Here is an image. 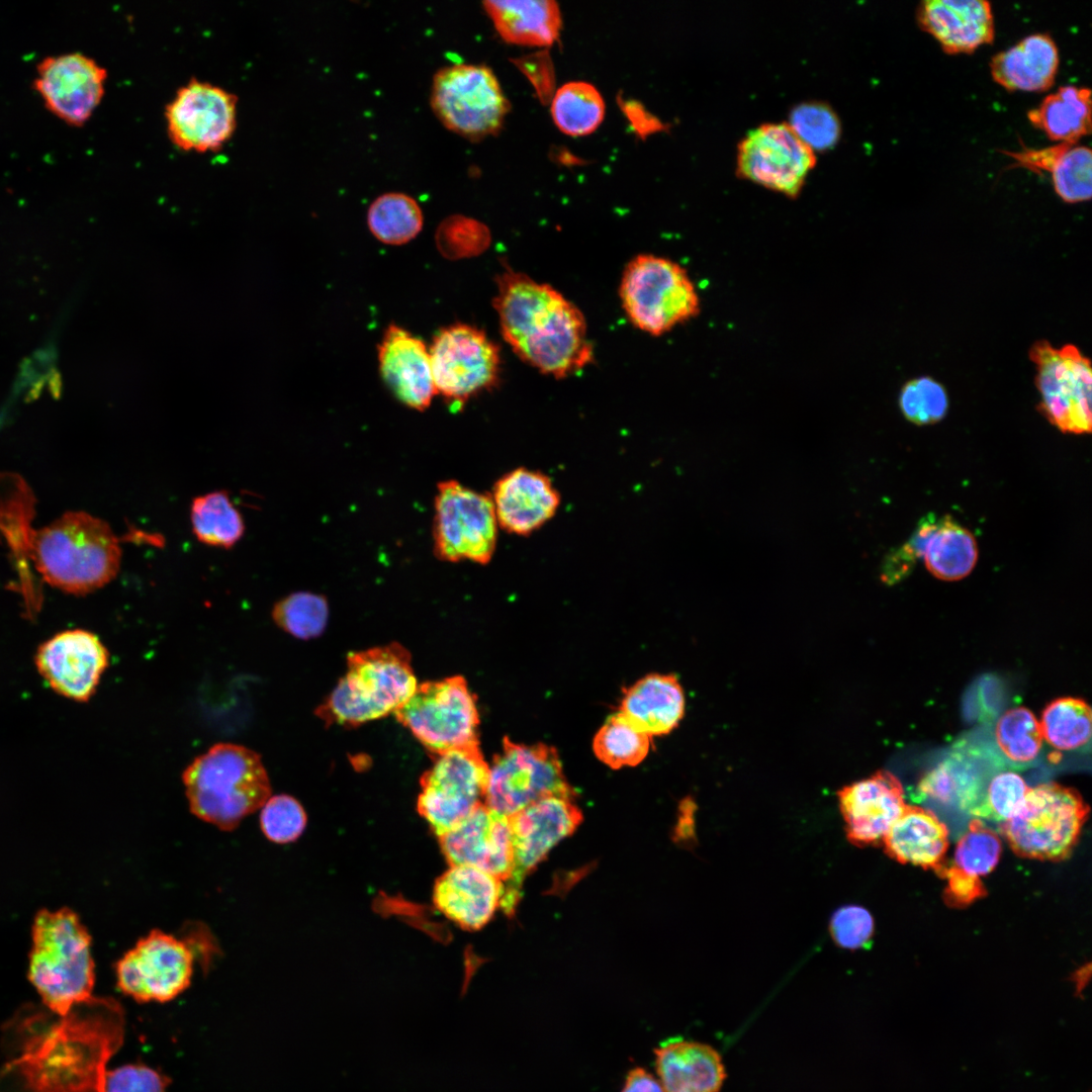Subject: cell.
Wrapping results in <instances>:
<instances>
[{
  "label": "cell",
  "mask_w": 1092,
  "mask_h": 1092,
  "mask_svg": "<svg viewBox=\"0 0 1092 1092\" xmlns=\"http://www.w3.org/2000/svg\"><path fill=\"white\" fill-rule=\"evenodd\" d=\"M107 71L80 52L49 56L36 66L33 88L46 108L70 126L81 127L105 93Z\"/></svg>",
  "instance_id": "obj_19"
},
{
  "label": "cell",
  "mask_w": 1092,
  "mask_h": 1092,
  "mask_svg": "<svg viewBox=\"0 0 1092 1092\" xmlns=\"http://www.w3.org/2000/svg\"><path fill=\"white\" fill-rule=\"evenodd\" d=\"M736 160L738 177L790 198L799 196L816 165L815 153L787 122L749 130L738 145Z\"/></svg>",
  "instance_id": "obj_18"
},
{
  "label": "cell",
  "mask_w": 1092,
  "mask_h": 1092,
  "mask_svg": "<svg viewBox=\"0 0 1092 1092\" xmlns=\"http://www.w3.org/2000/svg\"><path fill=\"white\" fill-rule=\"evenodd\" d=\"M574 798L551 795L541 798L509 817L514 872L504 883L507 891L520 896L525 877L543 861L550 850L571 835L582 821Z\"/></svg>",
  "instance_id": "obj_22"
},
{
  "label": "cell",
  "mask_w": 1092,
  "mask_h": 1092,
  "mask_svg": "<svg viewBox=\"0 0 1092 1092\" xmlns=\"http://www.w3.org/2000/svg\"><path fill=\"white\" fill-rule=\"evenodd\" d=\"M382 379L405 405L423 411L437 393L430 354L424 342L391 325L378 347Z\"/></svg>",
  "instance_id": "obj_28"
},
{
  "label": "cell",
  "mask_w": 1092,
  "mask_h": 1092,
  "mask_svg": "<svg viewBox=\"0 0 1092 1092\" xmlns=\"http://www.w3.org/2000/svg\"><path fill=\"white\" fill-rule=\"evenodd\" d=\"M1089 807L1074 789L1057 783L1029 788L1000 832L1021 857L1061 861L1078 842Z\"/></svg>",
  "instance_id": "obj_7"
},
{
  "label": "cell",
  "mask_w": 1092,
  "mask_h": 1092,
  "mask_svg": "<svg viewBox=\"0 0 1092 1092\" xmlns=\"http://www.w3.org/2000/svg\"><path fill=\"white\" fill-rule=\"evenodd\" d=\"M1089 978H1090V965L1087 967V970H1085V967H1083L1082 969L1078 970L1075 973V977H1074L1073 980L1075 981L1076 987H1077L1079 992L1086 985Z\"/></svg>",
  "instance_id": "obj_54"
},
{
  "label": "cell",
  "mask_w": 1092,
  "mask_h": 1092,
  "mask_svg": "<svg viewBox=\"0 0 1092 1092\" xmlns=\"http://www.w3.org/2000/svg\"><path fill=\"white\" fill-rule=\"evenodd\" d=\"M1004 767L1008 766L994 744L971 737L961 738L923 775L912 792V799L916 802L928 800L969 813L988 779Z\"/></svg>",
  "instance_id": "obj_20"
},
{
  "label": "cell",
  "mask_w": 1092,
  "mask_h": 1092,
  "mask_svg": "<svg viewBox=\"0 0 1092 1092\" xmlns=\"http://www.w3.org/2000/svg\"><path fill=\"white\" fill-rule=\"evenodd\" d=\"M1027 118L1051 141L1079 143L1091 132V91L1087 87L1062 86L1030 109Z\"/></svg>",
  "instance_id": "obj_35"
},
{
  "label": "cell",
  "mask_w": 1092,
  "mask_h": 1092,
  "mask_svg": "<svg viewBox=\"0 0 1092 1092\" xmlns=\"http://www.w3.org/2000/svg\"><path fill=\"white\" fill-rule=\"evenodd\" d=\"M899 406L909 422L924 426L941 421L948 410L944 386L930 376L907 381L899 394Z\"/></svg>",
  "instance_id": "obj_47"
},
{
  "label": "cell",
  "mask_w": 1092,
  "mask_h": 1092,
  "mask_svg": "<svg viewBox=\"0 0 1092 1092\" xmlns=\"http://www.w3.org/2000/svg\"><path fill=\"white\" fill-rule=\"evenodd\" d=\"M434 757L433 765L421 777L417 809L439 837L484 804L489 765L479 745Z\"/></svg>",
  "instance_id": "obj_13"
},
{
  "label": "cell",
  "mask_w": 1092,
  "mask_h": 1092,
  "mask_svg": "<svg viewBox=\"0 0 1092 1092\" xmlns=\"http://www.w3.org/2000/svg\"><path fill=\"white\" fill-rule=\"evenodd\" d=\"M27 975L46 1008L59 1016L92 997L91 937L74 911L41 910L35 915Z\"/></svg>",
  "instance_id": "obj_5"
},
{
  "label": "cell",
  "mask_w": 1092,
  "mask_h": 1092,
  "mask_svg": "<svg viewBox=\"0 0 1092 1092\" xmlns=\"http://www.w3.org/2000/svg\"><path fill=\"white\" fill-rule=\"evenodd\" d=\"M838 802L847 839L859 847L882 843L907 805L901 783L887 770L842 788Z\"/></svg>",
  "instance_id": "obj_24"
},
{
  "label": "cell",
  "mask_w": 1092,
  "mask_h": 1092,
  "mask_svg": "<svg viewBox=\"0 0 1092 1092\" xmlns=\"http://www.w3.org/2000/svg\"><path fill=\"white\" fill-rule=\"evenodd\" d=\"M619 294L630 322L652 336L669 332L700 310L697 290L686 269L655 255H638L626 265Z\"/></svg>",
  "instance_id": "obj_8"
},
{
  "label": "cell",
  "mask_w": 1092,
  "mask_h": 1092,
  "mask_svg": "<svg viewBox=\"0 0 1092 1092\" xmlns=\"http://www.w3.org/2000/svg\"><path fill=\"white\" fill-rule=\"evenodd\" d=\"M1013 160L1009 168H1024L1051 175L1058 196L1067 203L1088 201L1092 195V153L1079 143H1058L1040 149L1002 151Z\"/></svg>",
  "instance_id": "obj_32"
},
{
  "label": "cell",
  "mask_w": 1092,
  "mask_h": 1092,
  "mask_svg": "<svg viewBox=\"0 0 1092 1092\" xmlns=\"http://www.w3.org/2000/svg\"><path fill=\"white\" fill-rule=\"evenodd\" d=\"M889 857L939 874L948 848L946 825L928 809L906 805L883 839Z\"/></svg>",
  "instance_id": "obj_31"
},
{
  "label": "cell",
  "mask_w": 1092,
  "mask_h": 1092,
  "mask_svg": "<svg viewBox=\"0 0 1092 1092\" xmlns=\"http://www.w3.org/2000/svg\"><path fill=\"white\" fill-rule=\"evenodd\" d=\"M621 1092H664L659 1080L642 1067L628 1071Z\"/></svg>",
  "instance_id": "obj_53"
},
{
  "label": "cell",
  "mask_w": 1092,
  "mask_h": 1092,
  "mask_svg": "<svg viewBox=\"0 0 1092 1092\" xmlns=\"http://www.w3.org/2000/svg\"><path fill=\"white\" fill-rule=\"evenodd\" d=\"M438 838L450 866L473 867L503 883L511 879L514 850L508 816L481 804Z\"/></svg>",
  "instance_id": "obj_23"
},
{
  "label": "cell",
  "mask_w": 1092,
  "mask_h": 1092,
  "mask_svg": "<svg viewBox=\"0 0 1092 1092\" xmlns=\"http://www.w3.org/2000/svg\"><path fill=\"white\" fill-rule=\"evenodd\" d=\"M493 307L515 354L543 374L564 378L594 358L582 312L551 285L511 268L495 279Z\"/></svg>",
  "instance_id": "obj_2"
},
{
  "label": "cell",
  "mask_w": 1092,
  "mask_h": 1092,
  "mask_svg": "<svg viewBox=\"0 0 1092 1092\" xmlns=\"http://www.w3.org/2000/svg\"><path fill=\"white\" fill-rule=\"evenodd\" d=\"M190 522L197 540L208 546L232 548L245 533L243 516L224 490L196 496L190 506Z\"/></svg>",
  "instance_id": "obj_37"
},
{
  "label": "cell",
  "mask_w": 1092,
  "mask_h": 1092,
  "mask_svg": "<svg viewBox=\"0 0 1092 1092\" xmlns=\"http://www.w3.org/2000/svg\"><path fill=\"white\" fill-rule=\"evenodd\" d=\"M429 354L436 392L452 410L499 379L498 347L473 326L457 324L439 331Z\"/></svg>",
  "instance_id": "obj_15"
},
{
  "label": "cell",
  "mask_w": 1092,
  "mask_h": 1092,
  "mask_svg": "<svg viewBox=\"0 0 1092 1092\" xmlns=\"http://www.w3.org/2000/svg\"><path fill=\"white\" fill-rule=\"evenodd\" d=\"M1001 851L998 834L980 819L974 818L968 831L957 842L952 864L968 875L980 878L995 869Z\"/></svg>",
  "instance_id": "obj_46"
},
{
  "label": "cell",
  "mask_w": 1092,
  "mask_h": 1092,
  "mask_svg": "<svg viewBox=\"0 0 1092 1092\" xmlns=\"http://www.w3.org/2000/svg\"><path fill=\"white\" fill-rule=\"evenodd\" d=\"M664 1092H719L726 1079L719 1052L710 1044L669 1037L653 1051Z\"/></svg>",
  "instance_id": "obj_29"
},
{
  "label": "cell",
  "mask_w": 1092,
  "mask_h": 1092,
  "mask_svg": "<svg viewBox=\"0 0 1092 1092\" xmlns=\"http://www.w3.org/2000/svg\"><path fill=\"white\" fill-rule=\"evenodd\" d=\"M190 811L223 831L261 808L271 784L260 754L239 744L216 743L184 769Z\"/></svg>",
  "instance_id": "obj_4"
},
{
  "label": "cell",
  "mask_w": 1092,
  "mask_h": 1092,
  "mask_svg": "<svg viewBox=\"0 0 1092 1092\" xmlns=\"http://www.w3.org/2000/svg\"><path fill=\"white\" fill-rule=\"evenodd\" d=\"M551 795L574 798L556 749L544 743L521 744L504 738L503 750L489 766L484 804L512 816Z\"/></svg>",
  "instance_id": "obj_11"
},
{
  "label": "cell",
  "mask_w": 1092,
  "mask_h": 1092,
  "mask_svg": "<svg viewBox=\"0 0 1092 1092\" xmlns=\"http://www.w3.org/2000/svg\"><path fill=\"white\" fill-rule=\"evenodd\" d=\"M1028 789L1017 770L1001 768L988 779L969 814L1001 824L1018 809Z\"/></svg>",
  "instance_id": "obj_44"
},
{
  "label": "cell",
  "mask_w": 1092,
  "mask_h": 1092,
  "mask_svg": "<svg viewBox=\"0 0 1092 1092\" xmlns=\"http://www.w3.org/2000/svg\"><path fill=\"white\" fill-rule=\"evenodd\" d=\"M1042 739L1058 751H1078L1090 746L1091 709L1077 698H1060L1049 704L1039 722Z\"/></svg>",
  "instance_id": "obj_40"
},
{
  "label": "cell",
  "mask_w": 1092,
  "mask_h": 1092,
  "mask_svg": "<svg viewBox=\"0 0 1092 1092\" xmlns=\"http://www.w3.org/2000/svg\"><path fill=\"white\" fill-rule=\"evenodd\" d=\"M499 527L526 536L556 514L560 496L551 479L540 471L516 468L503 475L490 495Z\"/></svg>",
  "instance_id": "obj_25"
},
{
  "label": "cell",
  "mask_w": 1092,
  "mask_h": 1092,
  "mask_svg": "<svg viewBox=\"0 0 1092 1092\" xmlns=\"http://www.w3.org/2000/svg\"><path fill=\"white\" fill-rule=\"evenodd\" d=\"M275 624L298 639H312L325 630L329 605L324 596L310 592H295L279 600L273 607Z\"/></svg>",
  "instance_id": "obj_43"
},
{
  "label": "cell",
  "mask_w": 1092,
  "mask_h": 1092,
  "mask_svg": "<svg viewBox=\"0 0 1092 1092\" xmlns=\"http://www.w3.org/2000/svg\"><path fill=\"white\" fill-rule=\"evenodd\" d=\"M100 638L84 629L66 630L42 642L34 655L38 673L60 696L88 702L109 666Z\"/></svg>",
  "instance_id": "obj_21"
},
{
  "label": "cell",
  "mask_w": 1092,
  "mask_h": 1092,
  "mask_svg": "<svg viewBox=\"0 0 1092 1092\" xmlns=\"http://www.w3.org/2000/svg\"><path fill=\"white\" fill-rule=\"evenodd\" d=\"M394 715L434 756L479 745L475 697L461 675L418 685Z\"/></svg>",
  "instance_id": "obj_10"
},
{
  "label": "cell",
  "mask_w": 1092,
  "mask_h": 1092,
  "mask_svg": "<svg viewBox=\"0 0 1092 1092\" xmlns=\"http://www.w3.org/2000/svg\"><path fill=\"white\" fill-rule=\"evenodd\" d=\"M164 116L168 138L177 149L214 153L236 131L238 97L218 85L192 78L178 88Z\"/></svg>",
  "instance_id": "obj_16"
},
{
  "label": "cell",
  "mask_w": 1092,
  "mask_h": 1092,
  "mask_svg": "<svg viewBox=\"0 0 1092 1092\" xmlns=\"http://www.w3.org/2000/svg\"><path fill=\"white\" fill-rule=\"evenodd\" d=\"M430 104L447 129L470 141L499 131L510 109L491 69L464 63L442 67L435 73Z\"/></svg>",
  "instance_id": "obj_9"
},
{
  "label": "cell",
  "mask_w": 1092,
  "mask_h": 1092,
  "mask_svg": "<svg viewBox=\"0 0 1092 1092\" xmlns=\"http://www.w3.org/2000/svg\"><path fill=\"white\" fill-rule=\"evenodd\" d=\"M1042 744L1039 722L1030 710L1016 707L997 720L994 746L1009 768L1018 770L1034 765Z\"/></svg>",
  "instance_id": "obj_38"
},
{
  "label": "cell",
  "mask_w": 1092,
  "mask_h": 1092,
  "mask_svg": "<svg viewBox=\"0 0 1092 1092\" xmlns=\"http://www.w3.org/2000/svg\"><path fill=\"white\" fill-rule=\"evenodd\" d=\"M423 221V212L418 202L401 192H387L378 196L367 212L370 232L387 245L410 242L421 232Z\"/></svg>",
  "instance_id": "obj_41"
},
{
  "label": "cell",
  "mask_w": 1092,
  "mask_h": 1092,
  "mask_svg": "<svg viewBox=\"0 0 1092 1092\" xmlns=\"http://www.w3.org/2000/svg\"><path fill=\"white\" fill-rule=\"evenodd\" d=\"M261 808V829L273 842H292L301 835L306 826L307 817L303 807L289 795L269 797Z\"/></svg>",
  "instance_id": "obj_49"
},
{
  "label": "cell",
  "mask_w": 1092,
  "mask_h": 1092,
  "mask_svg": "<svg viewBox=\"0 0 1092 1092\" xmlns=\"http://www.w3.org/2000/svg\"><path fill=\"white\" fill-rule=\"evenodd\" d=\"M915 18L947 55L972 54L995 37L992 6L985 0H924Z\"/></svg>",
  "instance_id": "obj_26"
},
{
  "label": "cell",
  "mask_w": 1092,
  "mask_h": 1092,
  "mask_svg": "<svg viewBox=\"0 0 1092 1092\" xmlns=\"http://www.w3.org/2000/svg\"><path fill=\"white\" fill-rule=\"evenodd\" d=\"M606 105L599 90L583 81L559 87L551 100V116L556 126L570 136L593 133L603 122Z\"/></svg>",
  "instance_id": "obj_39"
},
{
  "label": "cell",
  "mask_w": 1092,
  "mask_h": 1092,
  "mask_svg": "<svg viewBox=\"0 0 1092 1092\" xmlns=\"http://www.w3.org/2000/svg\"><path fill=\"white\" fill-rule=\"evenodd\" d=\"M1060 66L1058 47L1049 33H1032L989 63L992 79L1007 91L1043 92L1056 81Z\"/></svg>",
  "instance_id": "obj_30"
},
{
  "label": "cell",
  "mask_w": 1092,
  "mask_h": 1092,
  "mask_svg": "<svg viewBox=\"0 0 1092 1092\" xmlns=\"http://www.w3.org/2000/svg\"><path fill=\"white\" fill-rule=\"evenodd\" d=\"M490 234L478 220L464 215H451L438 226L436 243L439 251L449 259L473 257L489 245Z\"/></svg>",
  "instance_id": "obj_48"
},
{
  "label": "cell",
  "mask_w": 1092,
  "mask_h": 1092,
  "mask_svg": "<svg viewBox=\"0 0 1092 1092\" xmlns=\"http://www.w3.org/2000/svg\"><path fill=\"white\" fill-rule=\"evenodd\" d=\"M1029 358L1036 369L1038 411L1064 433L1091 432L1092 371L1090 360L1073 345L1055 348L1035 342Z\"/></svg>",
  "instance_id": "obj_14"
},
{
  "label": "cell",
  "mask_w": 1092,
  "mask_h": 1092,
  "mask_svg": "<svg viewBox=\"0 0 1092 1092\" xmlns=\"http://www.w3.org/2000/svg\"><path fill=\"white\" fill-rule=\"evenodd\" d=\"M417 686L411 654L400 644L352 652L345 675L315 714L327 725L358 726L394 713Z\"/></svg>",
  "instance_id": "obj_6"
},
{
  "label": "cell",
  "mask_w": 1092,
  "mask_h": 1092,
  "mask_svg": "<svg viewBox=\"0 0 1092 1092\" xmlns=\"http://www.w3.org/2000/svg\"><path fill=\"white\" fill-rule=\"evenodd\" d=\"M946 880L943 899L947 906L962 908L986 896L980 878L968 875L956 866H945L938 874Z\"/></svg>",
  "instance_id": "obj_52"
},
{
  "label": "cell",
  "mask_w": 1092,
  "mask_h": 1092,
  "mask_svg": "<svg viewBox=\"0 0 1092 1092\" xmlns=\"http://www.w3.org/2000/svg\"><path fill=\"white\" fill-rule=\"evenodd\" d=\"M504 884L495 877L469 866H450L437 879L435 907L464 930H479L500 909Z\"/></svg>",
  "instance_id": "obj_27"
},
{
  "label": "cell",
  "mask_w": 1092,
  "mask_h": 1092,
  "mask_svg": "<svg viewBox=\"0 0 1092 1092\" xmlns=\"http://www.w3.org/2000/svg\"><path fill=\"white\" fill-rule=\"evenodd\" d=\"M193 962L185 941L152 930L116 963L117 987L140 1002H167L190 985Z\"/></svg>",
  "instance_id": "obj_17"
},
{
  "label": "cell",
  "mask_w": 1092,
  "mask_h": 1092,
  "mask_svg": "<svg viewBox=\"0 0 1092 1092\" xmlns=\"http://www.w3.org/2000/svg\"><path fill=\"white\" fill-rule=\"evenodd\" d=\"M485 12L500 37L514 44L548 47L559 35L561 16L552 0H489Z\"/></svg>",
  "instance_id": "obj_34"
},
{
  "label": "cell",
  "mask_w": 1092,
  "mask_h": 1092,
  "mask_svg": "<svg viewBox=\"0 0 1092 1092\" xmlns=\"http://www.w3.org/2000/svg\"><path fill=\"white\" fill-rule=\"evenodd\" d=\"M787 123L814 153L833 149L841 135L840 119L825 102L808 101L794 106Z\"/></svg>",
  "instance_id": "obj_45"
},
{
  "label": "cell",
  "mask_w": 1092,
  "mask_h": 1092,
  "mask_svg": "<svg viewBox=\"0 0 1092 1092\" xmlns=\"http://www.w3.org/2000/svg\"><path fill=\"white\" fill-rule=\"evenodd\" d=\"M875 923L871 913L858 905H845L834 911L829 930L835 943L846 949L864 947L872 940Z\"/></svg>",
  "instance_id": "obj_50"
},
{
  "label": "cell",
  "mask_w": 1092,
  "mask_h": 1092,
  "mask_svg": "<svg viewBox=\"0 0 1092 1092\" xmlns=\"http://www.w3.org/2000/svg\"><path fill=\"white\" fill-rule=\"evenodd\" d=\"M650 745L651 737L619 712L607 719L593 741L596 756L615 769L639 764L647 756Z\"/></svg>",
  "instance_id": "obj_42"
},
{
  "label": "cell",
  "mask_w": 1092,
  "mask_h": 1092,
  "mask_svg": "<svg viewBox=\"0 0 1092 1092\" xmlns=\"http://www.w3.org/2000/svg\"><path fill=\"white\" fill-rule=\"evenodd\" d=\"M434 510V551L439 559L479 564L491 559L498 524L490 495L446 480L437 486Z\"/></svg>",
  "instance_id": "obj_12"
},
{
  "label": "cell",
  "mask_w": 1092,
  "mask_h": 1092,
  "mask_svg": "<svg viewBox=\"0 0 1092 1092\" xmlns=\"http://www.w3.org/2000/svg\"><path fill=\"white\" fill-rule=\"evenodd\" d=\"M123 1032L112 998L91 997L63 1016L25 1005L3 1026L0 1092H103Z\"/></svg>",
  "instance_id": "obj_1"
},
{
  "label": "cell",
  "mask_w": 1092,
  "mask_h": 1092,
  "mask_svg": "<svg viewBox=\"0 0 1092 1092\" xmlns=\"http://www.w3.org/2000/svg\"><path fill=\"white\" fill-rule=\"evenodd\" d=\"M618 712L650 737L667 734L682 718L685 695L675 676L651 673L624 690Z\"/></svg>",
  "instance_id": "obj_33"
},
{
  "label": "cell",
  "mask_w": 1092,
  "mask_h": 1092,
  "mask_svg": "<svg viewBox=\"0 0 1092 1092\" xmlns=\"http://www.w3.org/2000/svg\"><path fill=\"white\" fill-rule=\"evenodd\" d=\"M927 570L941 580H959L975 567L978 546L974 535L951 517L937 521L923 547Z\"/></svg>",
  "instance_id": "obj_36"
},
{
  "label": "cell",
  "mask_w": 1092,
  "mask_h": 1092,
  "mask_svg": "<svg viewBox=\"0 0 1092 1092\" xmlns=\"http://www.w3.org/2000/svg\"><path fill=\"white\" fill-rule=\"evenodd\" d=\"M169 1082L148 1066L130 1064L106 1071L103 1092H166Z\"/></svg>",
  "instance_id": "obj_51"
},
{
  "label": "cell",
  "mask_w": 1092,
  "mask_h": 1092,
  "mask_svg": "<svg viewBox=\"0 0 1092 1092\" xmlns=\"http://www.w3.org/2000/svg\"><path fill=\"white\" fill-rule=\"evenodd\" d=\"M11 546L32 560L46 582L72 595L104 586L120 568L118 538L105 521L85 512H67L37 531L24 519Z\"/></svg>",
  "instance_id": "obj_3"
}]
</instances>
